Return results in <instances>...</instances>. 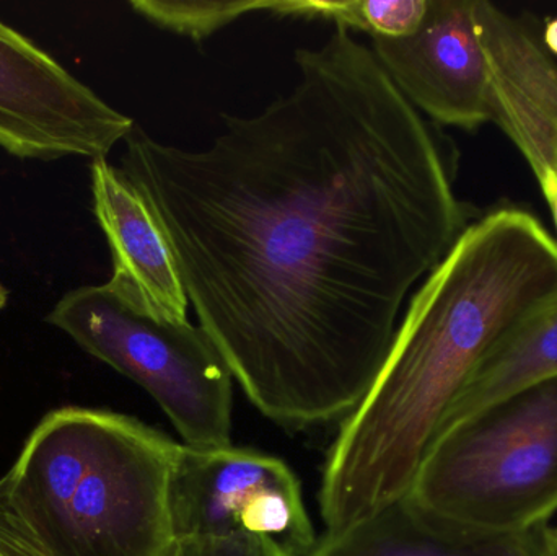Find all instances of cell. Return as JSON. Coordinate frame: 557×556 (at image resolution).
Wrapping results in <instances>:
<instances>
[{"label": "cell", "instance_id": "7c38bea8", "mask_svg": "<svg viewBox=\"0 0 557 556\" xmlns=\"http://www.w3.org/2000/svg\"><path fill=\"white\" fill-rule=\"evenodd\" d=\"M305 556H516L513 541L471 544L429 528L405 499L343 531H326Z\"/></svg>", "mask_w": 557, "mask_h": 556}, {"label": "cell", "instance_id": "52a82bcc", "mask_svg": "<svg viewBox=\"0 0 557 556\" xmlns=\"http://www.w3.org/2000/svg\"><path fill=\"white\" fill-rule=\"evenodd\" d=\"M136 123L0 22V147L18 159H107Z\"/></svg>", "mask_w": 557, "mask_h": 556}, {"label": "cell", "instance_id": "6da1fadb", "mask_svg": "<svg viewBox=\"0 0 557 556\" xmlns=\"http://www.w3.org/2000/svg\"><path fill=\"white\" fill-rule=\"evenodd\" d=\"M295 65L288 94L225 114L201 149L136 124L120 170L234 381L268 420L301 431L359 407L409 294L471 211L447 137L352 32L334 26Z\"/></svg>", "mask_w": 557, "mask_h": 556}, {"label": "cell", "instance_id": "3957f363", "mask_svg": "<svg viewBox=\"0 0 557 556\" xmlns=\"http://www.w3.org/2000/svg\"><path fill=\"white\" fill-rule=\"evenodd\" d=\"M182 447L127 415L59 408L0 482L42 556H170Z\"/></svg>", "mask_w": 557, "mask_h": 556}, {"label": "cell", "instance_id": "277c9868", "mask_svg": "<svg viewBox=\"0 0 557 556\" xmlns=\"http://www.w3.org/2000/svg\"><path fill=\"white\" fill-rule=\"evenodd\" d=\"M429 528L506 544L557 511V378L438 428L405 496Z\"/></svg>", "mask_w": 557, "mask_h": 556}, {"label": "cell", "instance_id": "7a4b0ae2", "mask_svg": "<svg viewBox=\"0 0 557 556\" xmlns=\"http://www.w3.org/2000/svg\"><path fill=\"white\" fill-rule=\"evenodd\" d=\"M557 300V238L503 208L465 228L412 294L372 387L341 423L320 486L326 531L401 502L442 420L483 359Z\"/></svg>", "mask_w": 557, "mask_h": 556}, {"label": "cell", "instance_id": "8992f818", "mask_svg": "<svg viewBox=\"0 0 557 556\" xmlns=\"http://www.w3.org/2000/svg\"><path fill=\"white\" fill-rule=\"evenodd\" d=\"M176 539L258 535L298 556L317 542L294 470L247 447L193 449L183 444L173 477Z\"/></svg>", "mask_w": 557, "mask_h": 556}, {"label": "cell", "instance_id": "ffe728a7", "mask_svg": "<svg viewBox=\"0 0 557 556\" xmlns=\"http://www.w3.org/2000/svg\"><path fill=\"white\" fill-rule=\"evenodd\" d=\"M5 304H7V291H5V287H3L2 284H0V310H2L3 307H5Z\"/></svg>", "mask_w": 557, "mask_h": 556}, {"label": "cell", "instance_id": "d6986e66", "mask_svg": "<svg viewBox=\"0 0 557 556\" xmlns=\"http://www.w3.org/2000/svg\"><path fill=\"white\" fill-rule=\"evenodd\" d=\"M546 535H548V544L552 547L553 555L557 556V528L546 529Z\"/></svg>", "mask_w": 557, "mask_h": 556}, {"label": "cell", "instance_id": "4fadbf2b", "mask_svg": "<svg viewBox=\"0 0 557 556\" xmlns=\"http://www.w3.org/2000/svg\"><path fill=\"white\" fill-rule=\"evenodd\" d=\"M429 0H278L268 12L290 18L327 20L341 28L369 33L372 38H403L421 26Z\"/></svg>", "mask_w": 557, "mask_h": 556}, {"label": "cell", "instance_id": "5bb4252c", "mask_svg": "<svg viewBox=\"0 0 557 556\" xmlns=\"http://www.w3.org/2000/svg\"><path fill=\"white\" fill-rule=\"evenodd\" d=\"M268 0H133L134 12L159 28L201 42L247 13L268 12Z\"/></svg>", "mask_w": 557, "mask_h": 556}, {"label": "cell", "instance_id": "e0dca14e", "mask_svg": "<svg viewBox=\"0 0 557 556\" xmlns=\"http://www.w3.org/2000/svg\"><path fill=\"white\" fill-rule=\"evenodd\" d=\"M548 526L535 529L523 538L513 541V555L516 556H555L548 544L546 535Z\"/></svg>", "mask_w": 557, "mask_h": 556}, {"label": "cell", "instance_id": "9a60e30c", "mask_svg": "<svg viewBox=\"0 0 557 556\" xmlns=\"http://www.w3.org/2000/svg\"><path fill=\"white\" fill-rule=\"evenodd\" d=\"M170 556H298L273 539L258 535H189L178 538Z\"/></svg>", "mask_w": 557, "mask_h": 556}, {"label": "cell", "instance_id": "2e32d148", "mask_svg": "<svg viewBox=\"0 0 557 556\" xmlns=\"http://www.w3.org/2000/svg\"><path fill=\"white\" fill-rule=\"evenodd\" d=\"M0 556H42L16 521L0 482Z\"/></svg>", "mask_w": 557, "mask_h": 556}, {"label": "cell", "instance_id": "5b68a950", "mask_svg": "<svg viewBox=\"0 0 557 556\" xmlns=\"http://www.w3.org/2000/svg\"><path fill=\"white\" fill-rule=\"evenodd\" d=\"M46 320L140 385L185 446H231L234 375L205 329L156 319L110 283L69 291Z\"/></svg>", "mask_w": 557, "mask_h": 556}, {"label": "cell", "instance_id": "30bf717a", "mask_svg": "<svg viewBox=\"0 0 557 556\" xmlns=\"http://www.w3.org/2000/svg\"><path fill=\"white\" fill-rule=\"evenodd\" d=\"M90 170L95 218L113 260L108 283L156 319L188 322L185 287L149 206L108 159L91 160Z\"/></svg>", "mask_w": 557, "mask_h": 556}, {"label": "cell", "instance_id": "8fae6325", "mask_svg": "<svg viewBox=\"0 0 557 556\" xmlns=\"http://www.w3.org/2000/svg\"><path fill=\"white\" fill-rule=\"evenodd\" d=\"M555 378L557 300L520 323L483 359L438 428L473 417Z\"/></svg>", "mask_w": 557, "mask_h": 556}, {"label": "cell", "instance_id": "ba28073f", "mask_svg": "<svg viewBox=\"0 0 557 556\" xmlns=\"http://www.w3.org/2000/svg\"><path fill=\"white\" fill-rule=\"evenodd\" d=\"M372 51L429 121L473 131L490 123V65L474 0H429L421 26L403 38H372Z\"/></svg>", "mask_w": 557, "mask_h": 556}, {"label": "cell", "instance_id": "ac0fdd59", "mask_svg": "<svg viewBox=\"0 0 557 556\" xmlns=\"http://www.w3.org/2000/svg\"><path fill=\"white\" fill-rule=\"evenodd\" d=\"M543 45L549 52L557 55V18L546 23L545 33H543Z\"/></svg>", "mask_w": 557, "mask_h": 556}, {"label": "cell", "instance_id": "9c48e42d", "mask_svg": "<svg viewBox=\"0 0 557 556\" xmlns=\"http://www.w3.org/2000/svg\"><path fill=\"white\" fill-rule=\"evenodd\" d=\"M490 65V121L532 166L557 175V64L533 26L486 0H474Z\"/></svg>", "mask_w": 557, "mask_h": 556}]
</instances>
